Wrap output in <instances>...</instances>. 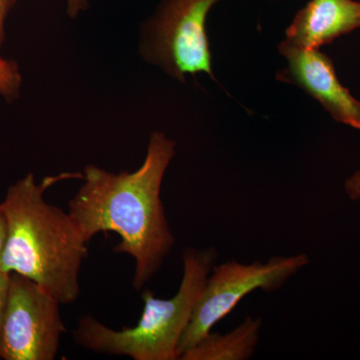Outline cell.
I'll list each match as a JSON object with an SVG mask.
<instances>
[{
	"mask_svg": "<svg viewBox=\"0 0 360 360\" xmlns=\"http://www.w3.org/2000/svg\"><path fill=\"white\" fill-rule=\"evenodd\" d=\"M343 188L350 200H360V168L345 179Z\"/></svg>",
	"mask_w": 360,
	"mask_h": 360,
	"instance_id": "12",
	"label": "cell"
},
{
	"mask_svg": "<svg viewBox=\"0 0 360 360\" xmlns=\"http://www.w3.org/2000/svg\"><path fill=\"white\" fill-rule=\"evenodd\" d=\"M175 153L174 139L153 131L139 169L115 174L87 165L84 184L68 202V212L89 243L99 232L120 236L113 251L134 258L132 286L137 291L160 271L174 246L161 186Z\"/></svg>",
	"mask_w": 360,
	"mask_h": 360,
	"instance_id": "1",
	"label": "cell"
},
{
	"mask_svg": "<svg viewBox=\"0 0 360 360\" xmlns=\"http://www.w3.org/2000/svg\"><path fill=\"white\" fill-rule=\"evenodd\" d=\"M278 51L286 61L276 79L295 85L315 99L335 122L360 130V101L336 75L335 65L319 49H303L285 39Z\"/></svg>",
	"mask_w": 360,
	"mask_h": 360,
	"instance_id": "7",
	"label": "cell"
},
{
	"mask_svg": "<svg viewBox=\"0 0 360 360\" xmlns=\"http://www.w3.org/2000/svg\"><path fill=\"white\" fill-rule=\"evenodd\" d=\"M15 4L16 0H0V47L4 44V37H6L4 23H6L7 15L11 13Z\"/></svg>",
	"mask_w": 360,
	"mask_h": 360,
	"instance_id": "13",
	"label": "cell"
},
{
	"mask_svg": "<svg viewBox=\"0 0 360 360\" xmlns=\"http://www.w3.org/2000/svg\"><path fill=\"white\" fill-rule=\"evenodd\" d=\"M262 317L246 316L225 335L210 331L181 360H250L257 352L262 329Z\"/></svg>",
	"mask_w": 360,
	"mask_h": 360,
	"instance_id": "9",
	"label": "cell"
},
{
	"mask_svg": "<svg viewBox=\"0 0 360 360\" xmlns=\"http://www.w3.org/2000/svg\"><path fill=\"white\" fill-rule=\"evenodd\" d=\"M89 7V0H68L66 13L71 20H75Z\"/></svg>",
	"mask_w": 360,
	"mask_h": 360,
	"instance_id": "14",
	"label": "cell"
},
{
	"mask_svg": "<svg viewBox=\"0 0 360 360\" xmlns=\"http://www.w3.org/2000/svg\"><path fill=\"white\" fill-rule=\"evenodd\" d=\"M219 259L214 246L187 248L182 253L184 274L176 295L168 300L146 290L144 309L134 328L104 326L91 315L80 317L73 340L87 350L134 360H179V345L193 317L207 277Z\"/></svg>",
	"mask_w": 360,
	"mask_h": 360,
	"instance_id": "3",
	"label": "cell"
},
{
	"mask_svg": "<svg viewBox=\"0 0 360 360\" xmlns=\"http://www.w3.org/2000/svg\"><path fill=\"white\" fill-rule=\"evenodd\" d=\"M7 238V220L4 206L0 203V264H1L2 255L6 248Z\"/></svg>",
	"mask_w": 360,
	"mask_h": 360,
	"instance_id": "15",
	"label": "cell"
},
{
	"mask_svg": "<svg viewBox=\"0 0 360 360\" xmlns=\"http://www.w3.org/2000/svg\"><path fill=\"white\" fill-rule=\"evenodd\" d=\"M21 75L18 63L0 56V96L8 103L15 101L20 96Z\"/></svg>",
	"mask_w": 360,
	"mask_h": 360,
	"instance_id": "10",
	"label": "cell"
},
{
	"mask_svg": "<svg viewBox=\"0 0 360 360\" xmlns=\"http://www.w3.org/2000/svg\"><path fill=\"white\" fill-rule=\"evenodd\" d=\"M59 305L32 279L11 272L1 359H56L66 331Z\"/></svg>",
	"mask_w": 360,
	"mask_h": 360,
	"instance_id": "6",
	"label": "cell"
},
{
	"mask_svg": "<svg viewBox=\"0 0 360 360\" xmlns=\"http://www.w3.org/2000/svg\"><path fill=\"white\" fill-rule=\"evenodd\" d=\"M219 1L161 0L141 26V58L181 84H186L187 75L198 73L215 80L206 22Z\"/></svg>",
	"mask_w": 360,
	"mask_h": 360,
	"instance_id": "4",
	"label": "cell"
},
{
	"mask_svg": "<svg viewBox=\"0 0 360 360\" xmlns=\"http://www.w3.org/2000/svg\"><path fill=\"white\" fill-rule=\"evenodd\" d=\"M65 175L37 184L28 174L7 189L1 202L7 238L0 271L27 277L60 304H70L80 295V269L89 243L70 213L44 200L45 191Z\"/></svg>",
	"mask_w": 360,
	"mask_h": 360,
	"instance_id": "2",
	"label": "cell"
},
{
	"mask_svg": "<svg viewBox=\"0 0 360 360\" xmlns=\"http://www.w3.org/2000/svg\"><path fill=\"white\" fill-rule=\"evenodd\" d=\"M360 28V1L309 0L285 30V40L303 49H319Z\"/></svg>",
	"mask_w": 360,
	"mask_h": 360,
	"instance_id": "8",
	"label": "cell"
},
{
	"mask_svg": "<svg viewBox=\"0 0 360 360\" xmlns=\"http://www.w3.org/2000/svg\"><path fill=\"white\" fill-rule=\"evenodd\" d=\"M310 264L307 253L270 257L266 262L255 260L241 264L229 259L214 264L207 277L193 317L179 345V359L227 316L243 298L257 290L274 293Z\"/></svg>",
	"mask_w": 360,
	"mask_h": 360,
	"instance_id": "5",
	"label": "cell"
},
{
	"mask_svg": "<svg viewBox=\"0 0 360 360\" xmlns=\"http://www.w3.org/2000/svg\"><path fill=\"white\" fill-rule=\"evenodd\" d=\"M9 281H11V274L0 271V359H1L2 340H4V319H6L7 300H8Z\"/></svg>",
	"mask_w": 360,
	"mask_h": 360,
	"instance_id": "11",
	"label": "cell"
}]
</instances>
